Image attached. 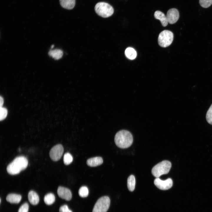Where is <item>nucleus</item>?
I'll list each match as a JSON object with an SVG mask.
<instances>
[{"instance_id":"nucleus-1","label":"nucleus","mask_w":212,"mask_h":212,"mask_svg":"<svg viewBox=\"0 0 212 212\" xmlns=\"http://www.w3.org/2000/svg\"><path fill=\"white\" fill-rule=\"evenodd\" d=\"M114 140L118 147L121 148H126L132 145L133 138L130 132L126 130H122L116 134Z\"/></svg>"},{"instance_id":"nucleus-2","label":"nucleus","mask_w":212,"mask_h":212,"mask_svg":"<svg viewBox=\"0 0 212 212\" xmlns=\"http://www.w3.org/2000/svg\"><path fill=\"white\" fill-rule=\"evenodd\" d=\"M28 164L27 158L24 156H19L15 158L7 167V171L9 174L14 175L26 168Z\"/></svg>"},{"instance_id":"nucleus-3","label":"nucleus","mask_w":212,"mask_h":212,"mask_svg":"<svg viewBox=\"0 0 212 212\" xmlns=\"http://www.w3.org/2000/svg\"><path fill=\"white\" fill-rule=\"evenodd\" d=\"M171 167L170 162L164 160L154 166L152 169L151 173L154 177L159 178L162 175L168 173Z\"/></svg>"},{"instance_id":"nucleus-4","label":"nucleus","mask_w":212,"mask_h":212,"mask_svg":"<svg viewBox=\"0 0 212 212\" xmlns=\"http://www.w3.org/2000/svg\"><path fill=\"white\" fill-rule=\"evenodd\" d=\"M95 10L98 15L104 18L110 17L114 12V9L112 6L104 2L97 3L95 6Z\"/></svg>"},{"instance_id":"nucleus-5","label":"nucleus","mask_w":212,"mask_h":212,"mask_svg":"<svg viewBox=\"0 0 212 212\" xmlns=\"http://www.w3.org/2000/svg\"><path fill=\"white\" fill-rule=\"evenodd\" d=\"M173 39V34L171 31L165 30L161 32L159 35L158 42L161 47H166L170 46Z\"/></svg>"},{"instance_id":"nucleus-6","label":"nucleus","mask_w":212,"mask_h":212,"mask_svg":"<svg viewBox=\"0 0 212 212\" xmlns=\"http://www.w3.org/2000/svg\"><path fill=\"white\" fill-rule=\"evenodd\" d=\"M110 204V200L107 196L99 198L95 204L92 212H107Z\"/></svg>"},{"instance_id":"nucleus-7","label":"nucleus","mask_w":212,"mask_h":212,"mask_svg":"<svg viewBox=\"0 0 212 212\" xmlns=\"http://www.w3.org/2000/svg\"><path fill=\"white\" fill-rule=\"evenodd\" d=\"M63 152L64 148L62 145L57 144L51 148L49 152V156L53 160L57 161L60 159Z\"/></svg>"},{"instance_id":"nucleus-8","label":"nucleus","mask_w":212,"mask_h":212,"mask_svg":"<svg viewBox=\"0 0 212 212\" xmlns=\"http://www.w3.org/2000/svg\"><path fill=\"white\" fill-rule=\"evenodd\" d=\"M155 185L159 189L161 190H167L170 188L172 186V180L168 178L165 180H162L159 178H156L154 180Z\"/></svg>"},{"instance_id":"nucleus-9","label":"nucleus","mask_w":212,"mask_h":212,"mask_svg":"<svg viewBox=\"0 0 212 212\" xmlns=\"http://www.w3.org/2000/svg\"><path fill=\"white\" fill-rule=\"evenodd\" d=\"M166 16L168 23L171 24H174L179 18L178 11L175 8L170 9L168 11Z\"/></svg>"},{"instance_id":"nucleus-10","label":"nucleus","mask_w":212,"mask_h":212,"mask_svg":"<svg viewBox=\"0 0 212 212\" xmlns=\"http://www.w3.org/2000/svg\"><path fill=\"white\" fill-rule=\"evenodd\" d=\"M58 196L67 201L70 200L72 197L71 192L69 189L62 186H59L57 190Z\"/></svg>"},{"instance_id":"nucleus-11","label":"nucleus","mask_w":212,"mask_h":212,"mask_svg":"<svg viewBox=\"0 0 212 212\" xmlns=\"http://www.w3.org/2000/svg\"><path fill=\"white\" fill-rule=\"evenodd\" d=\"M103 162V159L101 157H96L88 159L87 161V164L90 167H96L102 164Z\"/></svg>"},{"instance_id":"nucleus-12","label":"nucleus","mask_w":212,"mask_h":212,"mask_svg":"<svg viewBox=\"0 0 212 212\" xmlns=\"http://www.w3.org/2000/svg\"><path fill=\"white\" fill-rule=\"evenodd\" d=\"M155 18L160 20L162 25L166 26L168 24V21L166 16L162 12L159 11H155L154 14Z\"/></svg>"},{"instance_id":"nucleus-13","label":"nucleus","mask_w":212,"mask_h":212,"mask_svg":"<svg viewBox=\"0 0 212 212\" xmlns=\"http://www.w3.org/2000/svg\"><path fill=\"white\" fill-rule=\"evenodd\" d=\"M28 199L30 203L33 205L37 204L39 201V197L38 195L33 191H30L29 192Z\"/></svg>"},{"instance_id":"nucleus-14","label":"nucleus","mask_w":212,"mask_h":212,"mask_svg":"<svg viewBox=\"0 0 212 212\" xmlns=\"http://www.w3.org/2000/svg\"><path fill=\"white\" fill-rule=\"evenodd\" d=\"M21 199V195L13 193L9 194L6 198V201L11 203H18Z\"/></svg>"},{"instance_id":"nucleus-15","label":"nucleus","mask_w":212,"mask_h":212,"mask_svg":"<svg viewBox=\"0 0 212 212\" xmlns=\"http://www.w3.org/2000/svg\"><path fill=\"white\" fill-rule=\"evenodd\" d=\"M61 6L63 8L71 9L74 6L75 0H59Z\"/></svg>"},{"instance_id":"nucleus-16","label":"nucleus","mask_w":212,"mask_h":212,"mask_svg":"<svg viewBox=\"0 0 212 212\" xmlns=\"http://www.w3.org/2000/svg\"><path fill=\"white\" fill-rule=\"evenodd\" d=\"M135 180L133 175H130L127 179V185L129 190L133 191L135 189Z\"/></svg>"},{"instance_id":"nucleus-17","label":"nucleus","mask_w":212,"mask_h":212,"mask_svg":"<svg viewBox=\"0 0 212 212\" xmlns=\"http://www.w3.org/2000/svg\"><path fill=\"white\" fill-rule=\"evenodd\" d=\"M49 55L55 59H59L62 56V51L59 49H55L50 50L48 53Z\"/></svg>"},{"instance_id":"nucleus-18","label":"nucleus","mask_w":212,"mask_h":212,"mask_svg":"<svg viewBox=\"0 0 212 212\" xmlns=\"http://www.w3.org/2000/svg\"><path fill=\"white\" fill-rule=\"evenodd\" d=\"M125 54L128 59L132 60L135 59L137 56V53L135 50L131 47L127 48L125 51Z\"/></svg>"},{"instance_id":"nucleus-19","label":"nucleus","mask_w":212,"mask_h":212,"mask_svg":"<svg viewBox=\"0 0 212 212\" xmlns=\"http://www.w3.org/2000/svg\"><path fill=\"white\" fill-rule=\"evenodd\" d=\"M55 197L52 193H49L46 194L44 197V201L47 205H50L54 202Z\"/></svg>"},{"instance_id":"nucleus-20","label":"nucleus","mask_w":212,"mask_h":212,"mask_svg":"<svg viewBox=\"0 0 212 212\" xmlns=\"http://www.w3.org/2000/svg\"><path fill=\"white\" fill-rule=\"evenodd\" d=\"M80 196L82 198L87 197L89 194V190L86 186H82L79 189L78 191Z\"/></svg>"},{"instance_id":"nucleus-21","label":"nucleus","mask_w":212,"mask_h":212,"mask_svg":"<svg viewBox=\"0 0 212 212\" xmlns=\"http://www.w3.org/2000/svg\"><path fill=\"white\" fill-rule=\"evenodd\" d=\"M73 161V157L69 153H65L64 156L63 161L65 165L70 164Z\"/></svg>"},{"instance_id":"nucleus-22","label":"nucleus","mask_w":212,"mask_h":212,"mask_svg":"<svg viewBox=\"0 0 212 212\" xmlns=\"http://www.w3.org/2000/svg\"><path fill=\"white\" fill-rule=\"evenodd\" d=\"M206 118L208 122L212 125V104L207 112Z\"/></svg>"},{"instance_id":"nucleus-23","label":"nucleus","mask_w":212,"mask_h":212,"mask_svg":"<svg viewBox=\"0 0 212 212\" xmlns=\"http://www.w3.org/2000/svg\"><path fill=\"white\" fill-rule=\"evenodd\" d=\"M199 3L201 6L207 8L212 4V0H199Z\"/></svg>"},{"instance_id":"nucleus-24","label":"nucleus","mask_w":212,"mask_h":212,"mask_svg":"<svg viewBox=\"0 0 212 212\" xmlns=\"http://www.w3.org/2000/svg\"><path fill=\"white\" fill-rule=\"evenodd\" d=\"M7 110L4 107H0V120L1 121L4 119L7 115Z\"/></svg>"},{"instance_id":"nucleus-25","label":"nucleus","mask_w":212,"mask_h":212,"mask_svg":"<svg viewBox=\"0 0 212 212\" xmlns=\"http://www.w3.org/2000/svg\"><path fill=\"white\" fill-rule=\"evenodd\" d=\"M29 205L27 203H25L22 204L19 209L18 212H28Z\"/></svg>"},{"instance_id":"nucleus-26","label":"nucleus","mask_w":212,"mask_h":212,"mask_svg":"<svg viewBox=\"0 0 212 212\" xmlns=\"http://www.w3.org/2000/svg\"><path fill=\"white\" fill-rule=\"evenodd\" d=\"M59 212H72L69 209L67 205H64L61 206L59 209Z\"/></svg>"},{"instance_id":"nucleus-27","label":"nucleus","mask_w":212,"mask_h":212,"mask_svg":"<svg viewBox=\"0 0 212 212\" xmlns=\"http://www.w3.org/2000/svg\"><path fill=\"white\" fill-rule=\"evenodd\" d=\"M4 102V99L2 97L0 96V107H2L3 105Z\"/></svg>"},{"instance_id":"nucleus-28","label":"nucleus","mask_w":212,"mask_h":212,"mask_svg":"<svg viewBox=\"0 0 212 212\" xmlns=\"http://www.w3.org/2000/svg\"><path fill=\"white\" fill-rule=\"evenodd\" d=\"M54 47V45H52V46H51V48H53Z\"/></svg>"}]
</instances>
